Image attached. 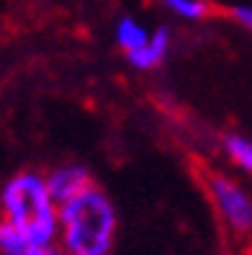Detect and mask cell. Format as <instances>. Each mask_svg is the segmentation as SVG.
Listing matches in <instances>:
<instances>
[{"instance_id":"1","label":"cell","mask_w":252,"mask_h":255,"mask_svg":"<svg viewBox=\"0 0 252 255\" xmlns=\"http://www.w3.org/2000/svg\"><path fill=\"white\" fill-rule=\"evenodd\" d=\"M0 219L31 243H57L59 204L52 199L44 173L18 170L0 186Z\"/></svg>"},{"instance_id":"2","label":"cell","mask_w":252,"mask_h":255,"mask_svg":"<svg viewBox=\"0 0 252 255\" xmlns=\"http://www.w3.org/2000/svg\"><path fill=\"white\" fill-rule=\"evenodd\" d=\"M116 206L95 183L59 204V245L70 255H111L116 240Z\"/></svg>"},{"instance_id":"3","label":"cell","mask_w":252,"mask_h":255,"mask_svg":"<svg viewBox=\"0 0 252 255\" xmlns=\"http://www.w3.org/2000/svg\"><path fill=\"white\" fill-rule=\"evenodd\" d=\"M209 191H211V199L219 209L221 219H224L234 232L247 235L252 230V199H250V193L240 183L229 181L227 175H211L209 178Z\"/></svg>"},{"instance_id":"4","label":"cell","mask_w":252,"mask_h":255,"mask_svg":"<svg viewBox=\"0 0 252 255\" xmlns=\"http://www.w3.org/2000/svg\"><path fill=\"white\" fill-rule=\"evenodd\" d=\"M47 186L49 193L57 204H65L70 199H75L78 193H83L87 186H93V175L85 165L78 162H67V165H57L54 170H49L47 175Z\"/></svg>"},{"instance_id":"5","label":"cell","mask_w":252,"mask_h":255,"mask_svg":"<svg viewBox=\"0 0 252 255\" xmlns=\"http://www.w3.org/2000/svg\"><path fill=\"white\" fill-rule=\"evenodd\" d=\"M170 44H172L170 28L168 26H157L155 31L150 34V39H147L144 47L129 52L126 59H129V65L137 67V70H155L157 65L165 62V57L170 52Z\"/></svg>"},{"instance_id":"6","label":"cell","mask_w":252,"mask_h":255,"mask_svg":"<svg viewBox=\"0 0 252 255\" xmlns=\"http://www.w3.org/2000/svg\"><path fill=\"white\" fill-rule=\"evenodd\" d=\"M0 255H70L62 245L49 243V245H39L26 240L21 232H16L0 219Z\"/></svg>"},{"instance_id":"7","label":"cell","mask_w":252,"mask_h":255,"mask_svg":"<svg viewBox=\"0 0 252 255\" xmlns=\"http://www.w3.org/2000/svg\"><path fill=\"white\" fill-rule=\"evenodd\" d=\"M116 44L124 49V54L129 52H134L139 47H144L147 39H150V31L137 21V18H131V16H124V18H118L116 23Z\"/></svg>"},{"instance_id":"8","label":"cell","mask_w":252,"mask_h":255,"mask_svg":"<svg viewBox=\"0 0 252 255\" xmlns=\"http://www.w3.org/2000/svg\"><path fill=\"white\" fill-rule=\"evenodd\" d=\"M224 149L234 165H240L245 173H252V139L245 134H227Z\"/></svg>"},{"instance_id":"9","label":"cell","mask_w":252,"mask_h":255,"mask_svg":"<svg viewBox=\"0 0 252 255\" xmlns=\"http://www.w3.org/2000/svg\"><path fill=\"white\" fill-rule=\"evenodd\" d=\"M162 5L183 21H198L209 16V3L206 0H162Z\"/></svg>"},{"instance_id":"10","label":"cell","mask_w":252,"mask_h":255,"mask_svg":"<svg viewBox=\"0 0 252 255\" xmlns=\"http://www.w3.org/2000/svg\"><path fill=\"white\" fill-rule=\"evenodd\" d=\"M229 13H232V18L240 23L242 28L252 31V5H234Z\"/></svg>"}]
</instances>
